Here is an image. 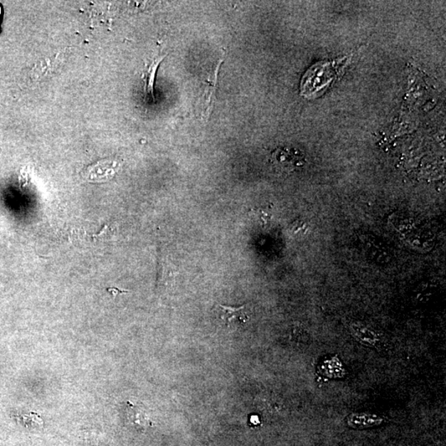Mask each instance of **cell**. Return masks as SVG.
<instances>
[{
	"instance_id": "obj_5",
	"label": "cell",
	"mask_w": 446,
	"mask_h": 446,
	"mask_svg": "<svg viewBox=\"0 0 446 446\" xmlns=\"http://www.w3.org/2000/svg\"><path fill=\"white\" fill-rule=\"evenodd\" d=\"M272 161L275 165L294 170L302 164V156L297 155V152L285 150H277L272 154Z\"/></svg>"
},
{
	"instance_id": "obj_1",
	"label": "cell",
	"mask_w": 446,
	"mask_h": 446,
	"mask_svg": "<svg viewBox=\"0 0 446 446\" xmlns=\"http://www.w3.org/2000/svg\"><path fill=\"white\" fill-rule=\"evenodd\" d=\"M354 54L333 60L320 61L312 65L302 76L300 95L307 100L319 98L345 73Z\"/></svg>"
},
{
	"instance_id": "obj_2",
	"label": "cell",
	"mask_w": 446,
	"mask_h": 446,
	"mask_svg": "<svg viewBox=\"0 0 446 446\" xmlns=\"http://www.w3.org/2000/svg\"><path fill=\"white\" fill-rule=\"evenodd\" d=\"M117 163L104 160L92 165L87 169L85 177L90 181L105 182L114 177L117 172Z\"/></svg>"
},
{
	"instance_id": "obj_4",
	"label": "cell",
	"mask_w": 446,
	"mask_h": 446,
	"mask_svg": "<svg viewBox=\"0 0 446 446\" xmlns=\"http://www.w3.org/2000/svg\"><path fill=\"white\" fill-rule=\"evenodd\" d=\"M219 312V319H221L225 326H230L233 322H238L240 324H245L249 320V317L245 312V306L239 307H227L221 304L218 305Z\"/></svg>"
},
{
	"instance_id": "obj_3",
	"label": "cell",
	"mask_w": 446,
	"mask_h": 446,
	"mask_svg": "<svg viewBox=\"0 0 446 446\" xmlns=\"http://www.w3.org/2000/svg\"><path fill=\"white\" fill-rule=\"evenodd\" d=\"M224 58L219 59L218 63L213 70V75L209 77L207 81L206 90H205L203 95L202 104V116L203 119L208 120L210 115H211L213 106V98L216 96L218 73L220 66H221Z\"/></svg>"
},
{
	"instance_id": "obj_7",
	"label": "cell",
	"mask_w": 446,
	"mask_h": 446,
	"mask_svg": "<svg viewBox=\"0 0 446 446\" xmlns=\"http://www.w3.org/2000/svg\"><path fill=\"white\" fill-rule=\"evenodd\" d=\"M127 413L129 415L130 418L134 420L135 423H138L140 425H147L149 423V420L147 418V415L144 411V409L138 408L137 406H133L132 404H128Z\"/></svg>"
},
{
	"instance_id": "obj_6",
	"label": "cell",
	"mask_w": 446,
	"mask_h": 446,
	"mask_svg": "<svg viewBox=\"0 0 446 446\" xmlns=\"http://www.w3.org/2000/svg\"><path fill=\"white\" fill-rule=\"evenodd\" d=\"M165 58L166 55H161L160 58L154 60L146 71L144 77H143V79L145 80L146 95L154 102L156 101L155 95H154V85H155L156 75L159 65H161V61Z\"/></svg>"
}]
</instances>
